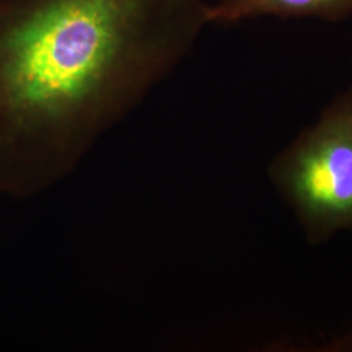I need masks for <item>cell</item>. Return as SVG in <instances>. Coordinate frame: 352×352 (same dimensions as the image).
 Masks as SVG:
<instances>
[{
    "instance_id": "3957f363",
    "label": "cell",
    "mask_w": 352,
    "mask_h": 352,
    "mask_svg": "<svg viewBox=\"0 0 352 352\" xmlns=\"http://www.w3.org/2000/svg\"><path fill=\"white\" fill-rule=\"evenodd\" d=\"M316 17L338 23L352 16V0H218L209 7L210 24L232 25L256 17Z\"/></svg>"
},
{
    "instance_id": "6da1fadb",
    "label": "cell",
    "mask_w": 352,
    "mask_h": 352,
    "mask_svg": "<svg viewBox=\"0 0 352 352\" xmlns=\"http://www.w3.org/2000/svg\"><path fill=\"white\" fill-rule=\"evenodd\" d=\"M205 0H0V146L113 113L210 25Z\"/></svg>"
},
{
    "instance_id": "7a4b0ae2",
    "label": "cell",
    "mask_w": 352,
    "mask_h": 352,
    "mask_svg": "<svg viewBox=\"0 0 352 352\" xmlns=\"http://www.w3.org/2000/svg\"><path fill=\"white\" fill-rule=\"evenodd\" d=\"M270 176L309 244L352 230V85L278 154Z\"/></svg>"
}]
</instances>
